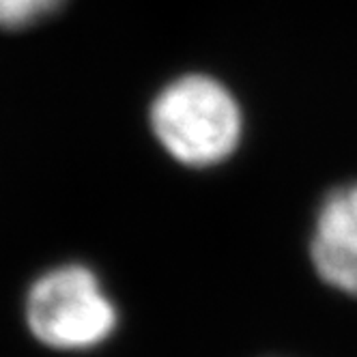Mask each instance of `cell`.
Here are the masks:
<instances>
[{
    "mask_svg": "<svg viewBox=\"0 0 357 357\" xmlns=\"http://www.w3.org/2000/svg\"><path fill=\"white\" fill-rule=\"evenodd\" d=\"M151 125L170 155L194 168L220 164L241 138L235 97L205 75H185L168 84L151 108Z\"/></svg>",
    "mask_w": 357,
    "mask_h": 357,
    "instance_id": "1",
    "label": "cell"
},
{
    "mask_svg": "<svg viewBox=\"0 0 357 357\" xmlns=\"http://www.w3.org/2000/svg\"><path fill=\"white\" fill-rule=\"evenodd\" d=\"M33 336L59 351H84L110 338L116 308L97 275L82 265H65L43 273L26 299Z\"/></svg>",
    "mask_w": 357,
    "mask_h": 357,
    "instance_id": "2",
    "label": "cell"
},
{
    "mask_svg": "<svg viewBox=\"0 0 357 357\" xmlns=\"http://www.w3.org/2000/svg\"><path fill=\"white\" fill-rule=\"evenodd\" d=\"M310 257L329 287L357 295V183L338 188L325 198Z\"/></svg>",
    "mask_w": 357,
    "mask_h": 357,
    "instance_id": "3",
    "label": "cell"
},
{
    "mask_svg": "<svg viewBox=\"0 0 357 357\" xmlns=\"http://www.w3.org/2000/svg\"><path fill=\"white\" fill-rule=\"evenodd\" d=\"M45 13V0H0V29H22Z\"/></svg>",
    "mask_w": 357,
    "mask_h": 357,
    "instance_id": "4",
    "label": "cell"
},
{
    "mask_svg": "<svg viewBox=\"0 0 357 357\" xmlns=\"http://www.w3.org/2000/svg\"><path fill=\"white\" fill-rule=\"evenodd\" d=\"M61 3H63V0H45V5H47V9H50V11H54Z\"/></svg>",
    "mask_w": 357,
    "mask_h": 357,
    "instance_id": "5",
    "label": "cell"
}]
</instances>
